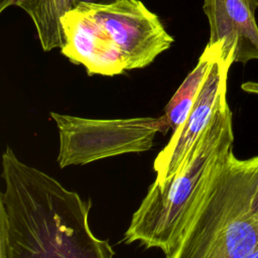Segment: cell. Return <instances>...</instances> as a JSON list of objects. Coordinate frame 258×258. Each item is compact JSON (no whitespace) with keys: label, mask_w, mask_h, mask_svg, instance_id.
Returning a JSON list of instances; mask_svg holds the SVG:
<instances>
[{"label":"cell","mask_w":258,"mask_h":258,"mask_svg":"<svg viewBox=\"0 0 258 258\" xmlns=\"http://www.w3.org/2000/svg\"><path fill=\"white\" fill-rule=\"evenodd\" d=\"M258 0H204L210 25L209 44H222V54L232 62L258 59Z\"/></svg>","instance_id":"obj_8"},{"label":"cell","mask_w":258,"mask_h":258,"mask_svg":"<svg viewBox=\"0 0 258 258\" xmlns=\"http://www.w3.org/2000/svg\"><path fill=\"white\" fill-rule=\"evenodd\" d=\"M64 42L61 53L88 75L116 76L125 70L121 53L107 30L79 5L60 18Z\"/></svg>","instance_id":"obj_7"},{"label":"cell","mask_w":258,"mask_h":258,"mask_svg":"<svg viewBox=\"0 0 258 258\" xmlns=\"http://www.w3.org/2000/svg\"><path fill=\"white\" fill-rule=\"evenodd\" d=\"M221 47L222 44L186 120L172 133L153 162L156 173L154 182L158 185L164 184L177 171L190 148L211 122L219 104L227 97L228 73L233 62L223 56Z\"/></svg>","instance_id":"obj_6"},{"label":"cell","mask_w":258,"mask_h":258,"mask_svg":"<svg viewBox=\"0 0 258 258\" xmlns=\"http://www.w3.org/2000/svg\"><path fill=\"white\" fill-rule=\"evenodd\" d=\"M233 141L232 112L225 97L177 171L162 185L154 181L150 184L131 218L123 242H139L169 256Z\"/></svg>","instance_id":"obj_2"},{"label":"cell","mask_w":258,"mask_h":258,"mask_svg":"<svg viewBox=\"0 0 258 258\" xmlns=\"http://www.w3.org/2000/svg\"><path fill=\"white\" fill-rule=\"evenodd\" d=\"M79 5V0H0V12L11 6L24 10L35 26L42 49L49 51L62 47L60 18Z\"/></svg>","instance_id":"obj_9"},{"label":"cell","mask_w":258,"mask_h":258,"mask_svg":"<svg viewBox=\"0 0 258 258\" xmlns=\"http://www.w3.org/2000/svg\"><path fill=\"white\" fill-rule=\"evenodd\" d=\"M254 207L258 213V189H257V192L255 195V198H254Z\"/></svg>","instance_id":"obj_13"},{"label":"cell","mask_w":258,"mask_h":258,"mask_svg":"<svg viewBox=\"0 0 258 258\" xmlns=\"http://www.w3.org/2000/svg\"><path fill=\"white\" fill-rule=\"evenodd\" d=\"M80 5L111 35L126 71L149 66L173 42V37L165 30L158 16L140 0Z\"/></svg>","instance_id":"obj_5"},{"label":"cell","mask_w":258,"mask_h":258,"mask_svg":"<svg viewBox=\"0 0 258 258\" xmlns=\"http://www.w3.org/2000/svg\"><path fill=\"white\" fill-rule=\"evenodd\" d=\"M257 189L258 155L240 159L231 149L165 258H248L258 247Z\"/></svg>","instance_id":"obj_3"},{"label":"cell","mask_w":258,"mask_h":258,"mask_svg":"<svg viewBox=\"0 0 258 258\" xmlns=\"http://www.w3.org/2000/svg\"><path fill=\"white\" fill-rule=\"evenodd\" d=\"M221 43L207 44L195 68L187 74L164 108V116L170 129L176 131L186 120L210 71Z\"/></svg>","instance_id":"obj_10"},{"label":"cell","mask_w":258,"mask_h":258,"mask_svg":"<svg viewBox=\"0 0 258 258\" xmlns=\"http://www.w3.org/2000/svg\"><path fill=\"white\" fill-rule=\"evenodd\" d=\"M241 89L249 94L258 95V83L256 82H246L241 85Z\"/></svg>","instance_id":"obj_11"},{"label":"cell","mask_w":258,"mask_h":258,"mask_svg":"<svg viewBox=\"0 0 258 258\" xmlns=\"http://www.w3.org/2000/svg\"><path fill=\"white\" fill-rule=\"evenodd\" d=\"M59 133L60 168L149 150L158 132L170 128L165 116L91 119L50 112Z\"/></svg>","instance_id":"obj_4"},{"label":"cell","mask_w":258,"mask_h":258,"mask_svg":"<svg viewBox=\"0 0 258 258\" xmlns=\"http://www.w3.org/2000/svg\"><path fill=\"white\" fill-rule=\"evenodd\" d=\"M80 4L82 3H89V4H101V5H105V4H111L116 2L117 0H79Z\"/></svg>","instance_id":"obj_12"},{"label":"cell","mask_w":258,"mask_h":258,"mask_svg":"<svg viewBox=\"0 0 258 258\" xmlns=\"http://www.w3.org/2000/svg\"><path fill=\"white\" fill-rule=\"evenodd\" d=\"M1 177L0 258H114L109 241L91 230L90 199L24 163L10 146Z\"/></svg>","instance_id":"obj_1"},{"label":"cell","mask_w":258,"mask_h":258,"mask_svg":"<svg viewBox=\"0 0 258 258\" xmlns=\"http://www.w3.org/2000/svg\"><path fill=\"white\" fill-rule=\"evenodd\" d=\"M248 258H258V247L255 249V251Z\"/></svg>","instance_id":"obj_14"}]
</instances>
